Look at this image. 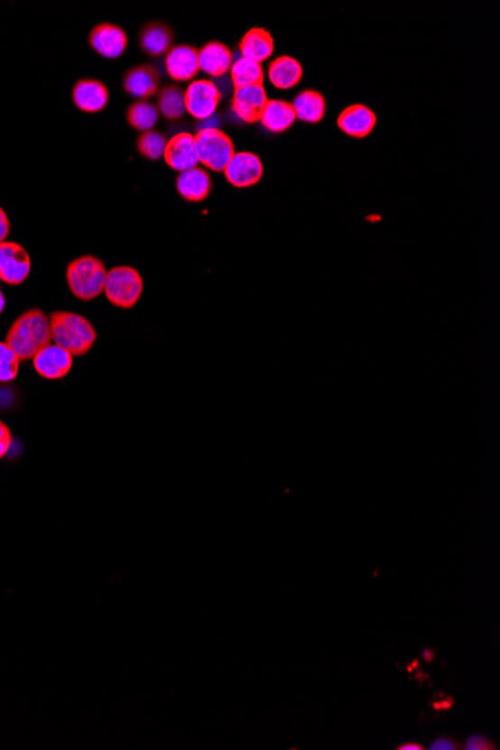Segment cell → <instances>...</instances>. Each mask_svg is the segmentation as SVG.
Masks as SVG:
<instances>
[{"label": "cell", "mask_w": 500, "mask_h": 750, "mask_svg": "<svg viewBox=\"0 0 500 750\" xmlns=\"http://www.w3.org/2000/svg\"><path fill=\"white\" fill-rule=\"evenodd\" d=\"M219 125V116L213 115L208 119L202 120L201 126L198 127V131H201V129H220Z\"/></svg>", "instance_id": "d6a6232c"}, {"label": "cell", "mask_w": 500, "mask_h": 750, "mask_svg": "<svg viewBox=\"0 0 500 750\" xmlns=\"http://www.w3.org/2000/svg\"><path fill=\"white\" fill-rule=\"evenodd\" d=\"M458 749L456 742H452L449 738H438L436 742L431 743V750H456Z\"/></svg>", "instance_id": "1f68e13d"}, {"label": "cell", "mask_w": 500, "mask_h": 750, "mask_svg": "<svg viewBox=\"0 0 500 750\" xmlns=\"http://www.w3.org/2000/svg\"><path fill=\"white\" fill-rule=\"evenodd\" d=\"M454 706V699L448 698L445 701L433 702V708L436 711L449 710Z\"/></svg>", "instance_id": "836d02e7"}, {"label": "cell", "mask_w": 500, "mask_h": 750, "mask_svg": "<svg viewBox=\"0 0 500 750\" xmlns=\"http://www.w3.org/2000/svg\"><path fill=\"white\" fill-rule=\"evenodd\" d=\"M267 102L268 97L264 84L234 88L231 110L243 124H256L261 119Z\"/></svg>", "instance_id": "9c48e42d"}, {"label": "cell", "mask_w": 500, "mask_h": 750, "mask_svg": "<svg viewBox=\"0 0 500 750\" xmlns=\"http://www.w3.org/2000/svg\"><path fill=\"white\" fill-rule=\"evenodd\" d=\"M177 192L189 202H201L210 195L211 177L206 168H190L188 171L179 172L176 181Z\"/></svg>", "instance_id": "ac0fdd59"}, {"label": "cell", "mask_w": 500, "mask_h": 750, "mask_svg": "<svg viewBox=\"0 0 500 750\" xmlns=\"http://www.w3.org/2000/svg\"><path fill=\"white\" fill-rule=\"evenodd\" d=\"M466 750H493L496 749V745L487 737H484L481 734H474L468 738L465 745Z\"/></svg>", "instance_id": "f546056e"}, {"label": "cell", "mask_w": 500, "mask_h": 750, "mask_svg": "<svg viewBox=\"0 0 500 750\" xmlns=\"http://www.w3.org/2000/svg\"><path fill=\"white\" fill-rule=\"evenodd\" d=\"M13 431L9 429L8 424L0 421V460H4L5 457L8 456L11 448H13Z\"/></svg>", "instance_id": "f1b7e54d"}, {"label": "cell", "mask_w": 500, "mask_h": 750, "mask_svg": "<svg viewBox=\"0 0 500 750\" xmlns=\"http://www.w3.org/2000/svg\"><path fill=\"white\" fill-rule=\"evenodd\" d=\"M159 115L168 120H179L186 115L185 90L179 86H167L159 92Z\"/></svg>", "instance_id": "d4e9b609"}, {"label": "cell", "mask_w": 500, "mask_h": 750, "mask_svg": "<svg viewBox=\"0 0 500 750\" xmlns=\"http://www.w3.org/2000/svg\"><path fill=\"white\" fill-rule=\"evenodd\" d=\"M303 79V66L297 59L281 56L268 66V79L279 90H290Z\"/></svg>", "instance_id": "44dd1931"}, {"label": "cell", "mask_w": 500, "mask_h": 750, "mask_svg": "<svg viewBox=\"0 0 500 750\" xmlns=\"http://www.w3.org/2000/svg\"><path fill=\"white\" fill-rule=\"evenodd\" d=\"M242 58L250 59L256 63H263L274 53V40L272 33L263 27H254L240 41Z\"/></svg>", "instance_id": "ffe728a7"}, {"label": "cell", "mask_w": 500, "mask_h": 750, "mask_svg": "<svg viewBox=\"0 0 500 750\" xmlns=\"http://www.w3.org/2000/svg\"><path fill=\"white\" fill-rule=\"evenodd\" d=\"M198 161L207 170L224 172L229 161L236 154V145L220 129H201L195 134Z\"/></svg>", "instance_id": "5b68a950"}, {"label": "cell", "mask_w": 500, "mask_h": 750, "mask_svg": "<svg viewBox=\"0 0 500 750\" xmlns=\"http://www.w3.org/2000/svg\"><path fill=\"white\" fill-rule=\"evenodd\" d=\"M20 356L6 342H0V382L8 384L18 376L20 372Z\"/></svg>", "instance_id": "83f0119b"}, {"label": "cell", "mask_w": 500, "mask_h": 750, "mask_svg": "<svg viewBox=\"0 0 500 750\" xmlns=\"http://www.w3.org/2000/svg\"><path fill=\"white\" fill-rule=\"evenodd\" d=\"M93 51L106 59H117L126 51V32L111 23H102L93 27L88 36Z\"/></svg>", "instance_id": "8fae6325"}, {"label": "cell", "mask_w": 500, "mask_h": 750, "mask_svg": "<svg viewBox=\"0 0 500 750\" xmlns=\"http://www.w3.org/2000/svg\"><path fill=\"white\" fill-rule=\"evenodd\" d=\"M31 256L22 245L0 243V281L8 285H22L31 274Z\"/></svg>", "instance_id": "52a82bcc"}, {"label": "cell", "mask_w": 500, "mask_h": 750, "mask_svg": "<svg viewBox=\"0 0 500 750\" xmlns=\"http://www.w3.org/2000/svg\"><path fill=\"white\" fill-rule=\"evenodd\" d=\"M143 291L144 281L136 268L120 265L106 273L104 294L116 308H134L140 301Z\"/></svg>", "instance_id": "277c9868"}, {"label": "cell", "mask_w": 500, "mask_h": 750, "mask_svg": "<svg viewBox=\"0 0 500 750\" xmlns=\"http://www.w3.org/2000/svg\"><path fill=\"white\" fill-rule=\"evenodd\" d=\"M5 306H6V300H5L4 292L0 290V315L4 313Z\"/></svg>", "instance_id": "8d00e7d4"}, {"label": "cell", "mask_w": 500, "mask_h": 750, "mask_svg": "<svg viewBox=\"0 0 500 750\" xmlns=\"http://www.w3.org/2000/svg\"><path fill=\"white\" fill-rule=\"evenodd\" d=\"M174 33L165 23L152 22L140 32V49L152 58H161L172 49Z\"/></svg>", "instance_id": "d6986e66"}, {"label": "cell", "mask_w": 500, "mask_h": 750, "mask_svg": "<svg viewBox=\"0 0 500 750\" xmlns=\"http://www.w3.org/2000/svg\"><path fill=\"white\" fill-rule=\"evenodd\" d=\"M165 69L174 81H192L199 72L198 50L190 45H176L165 54Z\"/></svg>", "instance_id": "5bb4252c"}, {"label": "cell", "mask_w": 500, "mask_h": 750, "mask_svg": "<svg viewBox=\"0 0 500 750\" xmlns=\"http://www.w3.org/2000/svg\"><path fill=\"white\" fill-rule=\"evenodd\" d=\"M185 99L186 113L202 122L216 115L222 93L211 79H193L185 90Z\"/></svg>", "instance_id": "8992f818"}, {"label": "cell", "mask_w": 500, "mask_h": 750, "mask_svg": "<svg viewBox=\"0 0 500 750\" xmlns=\"http://www.w3.org/2000/svg\"><path fill=\"white\" fill-rule=\"evenodd\" d=\"M225 179L234 188H250L259 183L264 176L263 161L258 154L252 152H240L234 154L225 168Z\"/></svg>", "instance_id": "ba28073f"}, {"label": "cell", "mask_w": 500, "mask_h": 750, "mask_svg": "<svg viewBox=\"0 0 500 750\" xmlns=\"http://www.w3.org/2000/svg\"><path fill=\"white\" fill-rule=\"evenodd\" d=\"M233 62V51L219 41H210L201 50H198L199 70L208 77L222 79L228 74Z\"/></svg>", "instance_id": "2e32d148"}, {"label": "cell", "mask_w": 500, "mask_h": 750, "mask_svg": "<svg viewBox=\"0 0 500 750\" xmlns=\"http://www.w3.org/2000/svg\"><path fill=\"white\" fill-rule=\"evenodd\" d=\"M295 120L297 117L292 104L283 99H268L259 122L272 134H283L294 126Z\"/></svg>", "instance_id": "7402d4cb"}, {"label": "cell", "mask_w": 500, "mask_h": 750, "mask_svg": "<svg viewBox=\"0 0 500 750\" xmlns=\"http://www.w3.org/2000/svg\"><path fill=\"white\" fill-rule=\"evenodd\" d=\"M163 159L168 167L177 172L188 171L190 168L198 167L199 161H198L195 135L189 132H181L171 136L168 140Z\"/></svg>", "instance_id": "7c38bea8"}, {"label": "cell", "mask_w": 500, "mask_h": 750, "mask_svg": "<svg viewBox=\"0 0 500 750\" xmlns=\"http://www.w3.org/2000/svg\"><path fill=\"white\" fill-rule=\"evenodd\" d=\"M9 231H11V224H9V218L5 213L4 208H0V243L6 242Z\"/></svg>", "instance_id": "4dcf8cb0"}, {"label": "cell", "mask_w": 500, "mask_h": 750, "mask_svg": "<svg viewBox=\"0 0 500 750\" xmlns=\"http://www.w3.org/2000/svg\"><path fill=\"white\" fill-rule=\"evenodd\" d=\"M422 658L426 659L427 662H431L435 659V652L433 650H424L422 652Z\"/></svg>", "instance_id": "d590c367"}, {"label": "cell", "mask_w": 500, "mask_h": 750, "mask_svg": "<svg viewBox=\"0 0 500 750\" xmlns=\"http://www.w3.org/2000/svg\"><path fill=\"white\" fill-rule=\"evenodd\" d=\"M127 124L136 131H153L154 125L158 124V106L150 101H136L127 108Z\"/></svg>", "instance_id": "484cf974"}, {"label": "cell", "mask_w": 500, "mask_h": 750, "mask_svg": "<svg viewBox=\"0 0 500 750\" xmlns=\"http://www.w3.org/2000/svg\"><path fill=\"white\" fill-rule=\"evenodd\" d=\"M292 108L295 111V117L304 124H319L327 113V101L324 95L318 90H303L295 97L292 102Z\"/></svg>", "instance_id": "603a6c76"}, {"label": "cell", "mask_w": 500, "mask_h": 750, "mask_svg": "<svg viewBox=\"0 0 500 750\" xmlns=\"http://www.w3.org/2000/svg\"><path fill=\"white\" fill-rule=\"evenodd\" d=\"M229 79H231L234 88L264 84L263 66H261V63L250 60V59H236L233 65H231V69H229Z\"/></svg>", "instance_id": "cb8c5ba5"}, {"label": "cell", "mask_w": 500, "mask_h": 750, "mask_svg": "<svg viewBox=\"0 0 500 750\" xmlns=\"http://www.w3.org/2000/svg\"><path fill=\"white\" fill-rule=\"evenodd\" d=\"M106 273V264L101 259L84 255L68 265L66 282L77 299L90 301L104 294Z\"/></svg>", "instance_id": "3957f363"}, {"label": "cell", "mask_w": 500, "mask_h": 750, "mask_svg": "<svg viewBox=\"0 0 500 750\" xmlns=\"http://www.w3.org/2000/svg\"><path fill=\"white\" fill-rule=\"evenodd\" d=\"M72 366H74V356L54 343L53 345L50 343L49 347L41 349L33 356V369L36 370V374L50 381L68 376L72 370Z\"/></svg>", "instance_id": "30bf717a"}, {"label": "cell", "mask_w": 500, "mask_h": 750, "mask_svg": "<svg viewBox=\"0 0 500 750\" xmlns=\"http://www.w3.org/2000/svg\"><path fill=\"white\" fill-rule=\"evenodd\" d=\"M158 70L152 65H140L127 70L124 79L125 92L138 101H147L159 92Z\"/></svg>", "instance_id": "9a60e30c"}, {"label": "cell", "mask_w": 500, "mask_h": 750, "mask_svg": "<svg viewBox=\"0 0 500 750\" xmlns=\"http://www.w3.org/2000/svg\"><path fill=\"white\" fill-rule=\"evenodd\" d=\"M376 115L369 106L363 104L347 106L340 113L338 119V126L343 134L352 138H366L375 131L376 126Z\"/></svg>", "instance_id": "e0dca14e"}, {"label": "cell", "mask_w": 500, "mask_h": 750, "mask_svg": "<svg viewBox=\"0 0 500 750\" xmlns=\"http://www.w3.org/2000/svg\"><path fill=\"white\" fill-rule=\"evenodd\" d=\"M5 342L13 347L20 360H33V356L49 347L51 340L50 316L40 309H31L14 320Z\"/></svg>", "instance_id": "6da1fadb"}, {"label": "cell", "mask_w": 500, "mask_h": 750, "mask_svg": "<svg viewBox=\"0 0 500 750\" xmlns=\"http://www.w3.org/2000/svg\"><path fill=\"white\" fill-rule=\"evenodd\" d=\"M167 143V136L163 135L162 132H143L138 141H136V149L140 152L141 156H144L145 159L159 161L165 154Z\"/></svg>", "instance_id": "4316f807"}, {"label": "cell", "mask_w": 500, "mask_h": 750, "mask_svg": "<svg viewBox=\"0 0 500 750\" xmlns=\"http://www.w3.org/2000/svg\"><path fill=\"white\" fill-rule=\"evenodd\" d=\"M72 101L79 111L95 115L106 110L110 102V92L102 81L83 79L77 81L72 88Z\"/></svg>", "instance_id": "4fadbf2b"}, {"label": "cell", "mask_w": 500, "mask_h": 750, "mask_svg": "<svg viewBox=\"0 0 500 750\" xmlns=\"http://www.w3.org/2000/svg\"><path fill=\"white\" fill-rule=\"evenodd\" d=\"M51 340L74 356H86L97 343V333L90 320L72 312L50 315Z\"/></svg>", "instance_id": "7a4b0ae2"}, {"label": "cell", "mask_w": 500, "mask_h": 750, "mask_svg": "<svg viewBox=\"0 0 500 750\" xmlns=\"http://www.w3.org/2000/svg\"><path fill=\"white\" fill-rule=\"evenodd\" d=\"M399 750H422L424 747L420 743H404L402 746L397 747Z\"/></svg>", "instance_id": "e575fe53"}]
</instances>
